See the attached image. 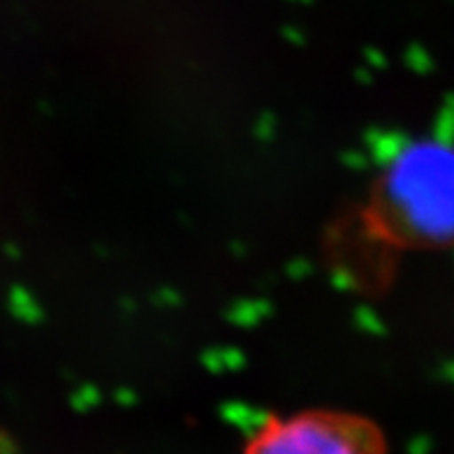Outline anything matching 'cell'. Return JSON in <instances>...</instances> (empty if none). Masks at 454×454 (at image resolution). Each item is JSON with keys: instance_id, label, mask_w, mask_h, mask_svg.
<instances>
[{"instance_id": "cell-1", "label": "cell", "mask_w": 454, "mask_h": 454, "mask_svg": "<svg viewBox=\"0 0 454 454\" xmlns=\"http://www.w3.org/2000/svg\"><path fill=\"white\" fill-rule=\"evenodd\" d=\"M244 454H387V445L371 419L317 408L267 418Z\"/></svg>"}, {"instance_id": "cell-2", "label": "cell", "mask_w": 454, "mask_h": 454, "mask_svg": "<svg viewBox=\"0 0 454 454\" xmlns=\"http://www.w3.org/2000/svg\"><path fill=\"white\" fill-rule=\"evenodd\" d=\"M389 207L419 237L454 234V153L415 146L401 153L387 181Z\"/></svg>"}]
</instances>
